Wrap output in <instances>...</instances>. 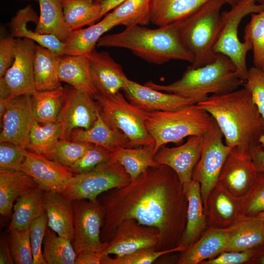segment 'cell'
<instances>
[{"instance_id":"37","label":"cell","mask_w":264,"mask_h":264,"mask_svg":"<svg viewBox=\"0 0 264 264\" xmlns=\"http://www.w3.org/2000/svg\"><path fill=\"white\" fill-rule=\"evenodd\" d=\"M151 0H125L104 18L115 22L126 28L134 25H148L150 22Z\"/></svg>"},{"instance_id":"60","label":"cell","mask_w":264,"mask_h":264,"mask_svg":"<svg viewBox=\"0 0 264 264\" xmlns=\"http://www.w3.org/2000/svg\"><path fill=\"white\" fill-rule=\"evenodd\" d=\"M256 1L258 3L264 5V0H256Z\"/></svg>"},{"instance_id":"3","label":"cell","mask_w":264,"mask_h":264,"mask_svg":"<svg viewBox=\"0 0 264 264\" xmlns=\"http://www.w3.org/2000/svg\"><path fill=\"white\" fill-rule=\"evenodd\" d=\"M98 47L127 49L150 63L162 65L171 60H181L192 64L193 57L183 45L178 23L151 29L134 25L120 32L102 36Z\"/></svg>"},{"instance_id":"5","label":"cell","mask_w":264,"mask_h":264,"mask_svg":"<svg viewBox=\"0 0 264 264\" xmlns=\"http://www.w3.org/2000/svg\"><path fill=\"white\" fill-rule=\"evenodd\" d=\"M214 121L196 104L177 110L149 111L145 126L154 141L156 152L168 143H180L186 137L203 135Z\"/></svg>"},{"instance_id":"35","label":"cell","mask_w":264,"mask_h":264,"mask_svg":"<svg viewBox=\"0 0 264 264\" xmlns=\"http://www.w3.org/2000/svg\"><path fill=\"white\" fill-rule=\"evenodd\" d=\"M154 146L119 148L112 152V158L125 168L132 180L150 167L159 165L154 160Z\"/></svg>"},{"instance_id":"7","label":"cell","mask_w":264,"mask_h":264,"mask_svg":"<svg viewBox=\"0 0 264 264\" xmlns=\"http://www.w3.org/2000/svg\"><path fill=\"white\" fill-rule=\"evenodd\" d=\"M93 97L103 120L111 129L122 132L129 139L131 148L154 146L145 126L149 111L131 103L120 91L109 96L97 93Z\"/></svg>"},{"instance_id":"57","label":"cell","mask_w":264,"mask_h":264,"mask_svg":"<svg viewBox=\"0 0 264 264\" xmlns=\"http://www.w3.org/2000/svg\"><path fill=\"white\" fill-rule=\"evenodd\" d=\"M10 98V90L3 77H0V99Z\"/></svg>"},{"instance_id":"56","label":"cell","mask_w":264,"mask_h":264,"mask_svg":"<svg viewBox=\"0 0 264 264\" xmlns=\"http://www.w3.org/2000/svg\"><path fill=\"white\" fill-rule=\"evenodd\" d=\"M125 0H104L101 2L102 15L104 16L107 13L112 10Z\"/></svg>"},{"instance_id":"6","label":"cell","mask_w":264,"mask_h":264,"mask_svg":"<svg viewBox=\"0 0 264 264\" xmlns=\"http://www.w3.org/2000/svg\"><path fill=\"white\" fill-rule=\"evenodd\" d=\"M225 3L210 0L192 14L178 22L180 39L193 57L191 66H205L216 58L215 41L220 19V10Z\"/></svg>"},{"instance_id":"32","label":"cell","mask_w":264,"mask_h":264,"mask_svg":"<svg viewBox=\"0 0 264 264\" xmlns=\"http://www.w3.org/2000/svg\"><path fill=\"white\" fill-rule=\"evenodd\" d=\"M45 191L40 186L16 199L13 208L9 232L29 229L31 223L45 212Z\"/></svg>"},{"instance_id":"4","label":"cell","mask_w":264,"mask_h":264,"mask_svg":"<svg viewBox=\"0 0 264 264\" xmlns=\"http://www.w3.org/2000/svg\"><path fill=\"white\" fill-rule=\"evenodd\" d=\"M235 66L226 56L217 54L212 62L200 67L189 66L178 80L161 85L149 81L144 85L164 92L192 98L198 103L207 98L208 94L228 93L243 86Z\"/></svg>"},{"instance_id":"11","label":"cell","mask_w":264,"mask_h":264,"mask_svg":"<svg viewBox=\"0 0 264 264\" xmlns=\"http://www.w3.org/2000/svg\"><path fill=\"white\" fill-rule=\"evenodd\" d=\"M74 239L77 256L83 253L103 251L106 243L101 240V231L104 218L102 206L97 198L94 200L72 201Z\"/></svg>"},{"instance_id":"36","label":"cell","mask_w":264,"mask_h":264,"mask_svg":"<svg viewBox=\"0 0 264 264\" xmlns=\"http://www.w3.org/2000/svg\"><path fill=\"white\" fill-rule=\"evenodd\" d=\"M264 242V221L241 220L231 227L224 251H242Z\"/></svg>"},{"instance_id":"49","label":"cell","mask_w":264,"mask_h":264,"mask_svg":"<svg viewBox=\"0 0 264 264\" xmlns=\"http://www.w3.org/2000/svg\"><path fill=\"white\" fill-rule=\"evenodd\" d=\"M26 150L12 142H0V168L20 170Z\"/></svg>"},{"instance_id":"51","label":"cell","mask_w":264,"mask_h":264,"mask_svg":"<svg viewBox=\"0 0 264 264\" xmlns=\"http://www.w3.org/2000/svg\"><path fill=\"white\" fill-rule=\"evenodd\" d=\"M16 39L3 37L0 40V77H3L12 65L14 58Z\"/></svg>"},{"instance_id":"46","label":"cell","mask_w":264,"mask_h":264,"mask_svg":"<svg viewBox=\"0 0 264 264\" xmlns=\"http://www.w3.org/2000/svg\"><path fill=\"white\" fill-rule=\"evenodd\" d=\"M243 87L251 93L253 102L264 120V70L254 66L248 68ZM261 142L264 147V134Z\"/></svg>"},{"instance_id":"50","label":"cell","mask_w":264,"mask_h":264,"mask_svg":"<svg viewBox=\"0 0 264 264\" xmlns=\"http://www.w3.org/2000/svg\"><path fill=\"white\" fill-rule=\"evenodd\" d=\"M253 255L252 249L242 251H223L217 256L200 264H247Z\"/></svg>"},{"instance_id":"31","label":"cell","mask_w":264,"mask_h":264,"mask_svg":"<svg viewBox=\"0 0 264 264\" xmlns=\"http://www.w3.org/2000/svg\"><path fill=\"white\" fill-rule=\"evenodd\" d=\"M60 55H61L36 44L34 76L36 91L52 90L62 87L58 75Z\"/></svg>"},{"instance_id":"29","label":"cell","mask_w":264,"mask_h":264,"mask_svg":"<svg viewBox=\"0 0 264 264\" xmlns=\"http://www.w3.org/2000/svg\"><path fill=\"white\" fill-rule=\"evenodd\" d=\"M70 140L89 143L112 152L121 147L131 148L128 138L121 131L113 130L106 124L99 112L97 120L90 128L74 130L71 133Z\"/></svg>"},{"instance_id":"41","label":"cell","mask_w":264,"mask_h":264,"mask_svg":"<svg viewBox=\"0 0 264 264\" xmlns=\"http://www.w3.org/2000/svg\"><path fill=\"white\" fill-rule=\"evenodd\" d=\"M244 40L251 44L254 66L264 70V9L251 14L244 29Z\"/></svg>"},{"instance_id":"26","label":"cell","mask_w":264,"mask_h":264,"mask_svg":"<svg viewBox=\"0 0 264 264\" xmlns=\"http://www.w3.org/2000/svg\"><path fill=\"white\" fill-rule=\"evenodd\" d=\"M58 75L61 82L94 96L97 93L92 82L88 56L61 55L59 56Z\"/></svg>"},{"instance_id":"47","label":"cell","mask_w":264,"mask_h":264,"mask_svg":"<svg viewBox=\"0 0 264 264\" xmlns=\"http://www.w3.org/2000/svg\"><path fill=\"white\" fill-rule=\"evenodd\" d=\"M112 152L93 144L70 168L74 174L82 173L109 161L112 158Z\"/></svg>"},{"instance_id":"10","label":"cell","mask_w":264,"mask_h":264,"mask_svg":"<svg viewBox=\"0 0 264 264\" xmlns=\"http://www.w3.org/2000/svg\"><path fill=\"white\" fill-rule=\"evenodd\" d=\"M223 137L214 120L211 127L203 135L201 154L193 172L192 179L200 184L204 208L208 195L217 184L225 159L232 148L223 143Z\"/></svg>"},{"instance_id":"9","label":"cell","mask_w":264,"mask_h":264,"mask_svg":"<svg viewBox=\"0 0 264 264\" xmlns=\"http://www.w3.org/2000/svg\"><path fill=\"white\" fill-rule=\"evenodd\" d=\"M132 181L124 167L111 158L89 171L74 174L61 192L71 201L94 200L104 192L124 186Z\"/></svg>"},{"instance_id":"54","label":"cell","mask_w":264,"mask_h":264,"mask_svg":"<svg viewBox=\"0 0 264 264\" xmlns=\"http://www.w3.org/2000/svg\"><path fill=\"white\" fill-rule=\"evenodd\" d=\"M252 159L258 173L264 172V148L261 147L251 154Z\"/></svg>"},{"instance_id":"22","label":"cell","mask_w":264,"mask_h":264,"mask_svg":"<svg viewBox=\"0 0 264 264\" xmlns=\"http://www.w3.org/2000/svg\"><path fill=\"white\" fill-rule=\"evenodd\" d=\"M231 227L207 228L201 236L182 252L177 264H200L224 251L228 244Z\"/></svg>"},{"instance_id":"2","label":"cell","mask_w":264,"mask_h":264,"mask_svg":"<svg viewBox=\"0 0 264 264\" xmlns=\"http://www.w3.org/2000/svg\"><path fill=\"white\" fill-rule=\"evenodd\" d=\"M197 104L213 117L228 146L251 154L263 147L264 120L246 88L212 94Z\"/></svg>"},{"instance_id":"53","label":"cell","mask_w":264,"mask_h":264,"mask_svg":"<svg viewBox=\"0 0 264 264\" xmlns=\"http://www.w3.org/2000/svg\"><path fill=\"white\" fill-rule=\"evenodd\" d=\"M0 264H15L9 243L8 237L2 236L0 241Z\"/></svg>"},{"instance_id":"19","label":"cell","mask_w":264,"mask_h":264,"mask_svg":"<svg viewBox=\"0 0 264 264\" xmlns=\"http://www.w3.org/2000/svg\"><path fill=\"white\" fill-rule=\"evenodd\" d=\"M20 170L31 176L45 191L61 192L74 175L69 167L27 149Z\"/></svg>"},{"instance_id":"58","label":"cell","mask_w":264,"mask_h":264,"mask_svg":"<svg viewBox=\"0 0 264 264\" xmlns=\"http://www.w3.org/2000/svg\"><path fill=\"white\" fill-rule=\"evenodd\" d=\"M240 220L264 221V212L251 217H241Z\"/></svg>"},{"instance_id":"34","label":"cell","mask_w":264,"mask_h":264,"mask_svg":"<svg viewBox=\"0 0 264 264\" xmlns=\"http://www.w3.org/2000/svg\"><path fill=\"white\" fill-rule=\"evenodd\" d=\"M66 23L70 31L95 23L103 17L101 4L93 0H62Z\"/></svg>"},{"instance_id":"33","label":"cell","mask_w":264,"mask_h":264,"mask_svg":"<svg viewBox=\"0 0 264 264\" xmlns=\"http://www.w3.org/2000/svg\"><path fill=\"white\" fill-rule=\"evenodd\" d=\"M40 13L34 31L52 35L65 43L71 31L65 20L62 0H38Z\"/></svg>"},{"instance_id":"44","label":"cell","mask_w":264,"mask_h":264,"mask_svg":"<svg viewBox=\"0 0 264 264\" xmlns=\"http://www.w3.org/2000/svg\"><path fill=\"white\" fill-rule=\"evenodd\" d=\"M186 249L180 244L174 248L162 251L156 250L153 247L142 248L115 258L106 255L103 264H151L163 255L176 252H182Z\"/></svg>"},{"instance_id":"23","label":"cell","mask_w":264,"mask_h":264,"mask_svg":"<svg viewBox=\"0 0 264 264\" xmlns=\"http://www.w3.org/2000/svg\"><path fill=\"white\" fill-rule=\"evenodd\" d=\"M44 207L47 226L58 235L73 242L74 239L72 201L61 192L45 191Z\"/></svg>"},{"instance_id":"20","label":"cell","mask_w":264,"mask_h":264,"mask_svg":"<svg viewBox=\"0 0 264 264\" xmlns=\"http://www.w3.org/2000/svg\"><path fill=\"white\" fill-rule=\"evenodd\" d=\"M88 57L91 79L97 93L109 96L123 90L129 79L120 65L108 52L94 49Z\"/></svg>"},{"instance_id":"59","label":"cell","mask_w":264,"mask_h":264,"mask_svg":"<svg viewBox=\"0 0 264 264\" xmlns=\"http://www.w3.org/2000/svg\"><path fill=\"white\" fill-rule=\"evenodd\" d=\"M221 0L223 1L225 3H228L231 6H232L241 0Z\"/></svg>"},{"instance_id":"18","label":"cell","mask_w":264,"mask_h":264,"mask_svg":"<svg viewBox=\"0 0 264 264\" xmlns=\"http://www.w3.org/2000/svg\"><path fill=\"white\" fill-rule=\"evenodd\" d=\"M122 91L131 103L147 111H175L198 103L192 98L157 90L129 79Z\"/></svg>"},{"instance_id":"28","label":"cell","mask_w":264,"mask_h":264,"mask_svg":"<svg viewBox=\"0 0 264 264\" xmlns=\"http://www.w3.org/2000/svg\"><path fill=\"white\" fill-rule=\"evenodd\" d=\"M39 17L30 4L20 9L10 22L11 36L28 38L58 54L64 55V42L54 35L39 34L27 28V24L29 22L36 24Z\"/></svg>"},{"instance_id":"42","label":"cell","mask_w":264,"mask_h":264,"mask_svg":"<svg viewBox=\"0 0 264 264\" xmlns=\"http://www.w3.org/2000/svg\"><path fill=\"white\" fill-rule=\"evenodd\" d=\"M92 145L85 142L61 139L45 157L70 168Z\"/></svg>"},{"instance_id":"14","label":"cell","mask_w":264,"mask_h":264,"mask_svg":"<svg viewBox=\"0 0 264 264\" xmlns=\"http://www.w3.org/2000/svg\"><path fill=\"white\" fill-rule=\"evenodd\" d=\"M35 42L28 38L16 39L14 61L4 79L10 90V98L32 95L36 91L34 61Z\"/></svg>"},{"instance_id":"24","label":"cell","mask_w":264,"mask_h":264,"mask_svg":"<svg viewBox=\"0 0 264 264\" xmlns=\"http://www.w3.org/2000/svg\"><path fill=\"white\" fill-rule=\"evenodd\" d=\"M39 186L31 176L22 171L0 168V215L11 216L16 199Z\"/></svg>"},{"instance_id":"12","label":"cell","mask_w":264,"mask_h":264,"mask_svg":"<svg viewBox=\"0 0 264 264\" xmlns=\"http://www.w3.org/2000/svg\"><path fill=\"white\" fill-rule=\"evenodd\" d=\"M65 96L58 122L62 130V139L69 140L76 129L88 130L97 119L98 107L93 96L72 87L65 88Z\"/></svg>"},{"instance_id":"61","label":"cell","mask_w":264,"mask_h":264,"mask_svg":"<svg viewBox=\"0 0 264 264\" xmlns=\"http://www.w3.org/2000/svg\"><path fill=\"white\" fill-rule=\"evenodd\" d=\"M93 0L96 1V2L101 3V2H102L104 0Z\"/></svg>"},{"instance_id":"1","label":"cell","mask_w":264,"mask_h":264,"mask_svg":"<svg viewBox=\"0 0 264 264\" xmlns=\"http://www.w3.org/2000/svg\"><path fill=\"white\" fill-rule=\"evenodd\" d=\"M98 199L104 213L102 242L111 238L122 221L133 219L157 229L159 241L156 250L180 245L188 199L178 176L168 166L149 167L129 184L105 192Z\"/></svg>"},{"instance_id":"48","label":"cell","mask_w":264,"mask_h":264,"mask_svg":"<svg viewBox=\"0 0 264 264\" xmlns=\"http://www.w3.org/2000/svg\"><path fill=\"white\" fill-rule=\"evenodd\" d=\"M48 219L45 212L30 224L29 230L33 255V264H47L43 256L42 244L47 227Z\"/></svg>"},{"instance_id":"16","label":"cell","mask_w":264,"mask_h":264,"mask_svg":"<svg viewBox=\"0 0 264 264\" xmlns=\"http://www.w3.org/2000/svg\"><path fill=\"white\" fill-rule=\"evenodd\" d=\"M203 135L188 137L187 141L177 147H161L156 152L154 160L159 165L172 168L187 190L192 180V174L202 151Z\"/></svg>"},{"instance_id":"8","label":"cell","mask_w":264,"mask_h":264,"mask_svg":"<svg viewBox=\"0 0 264 264\" xmlns=\"http://www.w3.org/2000/svg\"><path fill=\"white\" fill-rule=\"evenodd\" d=\"M264 9V5L258 3L256 0H241L231 6L229 10L221 14L214 51L227 56L232 61L238 77L244 82L248 71L246 55L252 50V45L248 40L242 42L239 40L238 28L245 17Z\"/></svg>"},{"instance_id":"39","label":"cell","mask_w":264,"mask_h":264,"mask_svg":"<svg viewBox=\"0 0 264 264\" xmlns=\"http://www.w3.org/2000/svg\"><path fill=\"white\" fill-rule=\"evenodd\" d=\"M72 242L47 226L43 242V256L47 264H74L77 254Z\"/></svg>"},{"instance_id":"27","label":"cell","mask_w":264,"mask_h":264,"mask_svg":"<svg viewBox=\"0 0 264 264\" xmlns=\"http://www.w3.org/2000/svg\"><path fill=\"white\" fill-rule=\"evenodd\" d=\"M210 0H151V22L164 26L181 21Z\"/></svg>"},{"instance_id":"21","label":"cell","mask_w":264,"mask_h":264,"mask_svg":"<svg viewBox=\"0 0 264 264\" xmlns=\"http://www.w3.org/2000/svg\"><path fill=\"white\" fill-rule=\"evenodd\" d=\"M204 209L207 228H228L242 217L240 198L218 182L210 192Z\"/></svg>"},{"instance_id":"30","label":"cell","mask_w":264,"mask_h":264,"mask_svg":"<svg viewBox=\"0 0 264 264\" xmlns=\"http://www.w3.org/2000/svg\"><path fill=\"white\" fill-rule=\"evenodd\" d=\"M116 26L115 22L103 18L87 28L72 31L64 43V55L88 56L103 34Z\"/></svg>"},{"instance_id":"38","label":"cell","mask_w":264,"mask_h":264,"mask_svg":"<svg viewBox=\"0 0 264 264\" xmlns=\"http://www.w3.org/2000/svg\"><path fill=\"white\" fill-rule=\"evenodd\" d=\"M65 88L36 91L31 95L36 121L41 124L58 122L65 96Z\"/></svg>"},{"instance_id":"13","label":"cell","mask_w":264,"mask_h":264,"mask_svg":"<svg viewBox=\"0 0 264 264\" xmlns=\"http://www.w3.org/2000/svg\"><path fill=\"white\" fill-rule=\"evenodd\" d=\"M159 241L157 229L139 223L136 220H124L117 227L111 238L102 251L106 255L121 257L139 249L156 248Z\"/></svg>"},{"instance_id":"55","label":"cell","mask_w":264,"mask_h":264,"mask_svg":"<svg viewBox=\"0 0 264 264\" xmlns=\"http://www.w3.org/2000/svg\"><path fill=\"white\" fill-rule=\"evenodd\" d=\"M252 249L253 255L247 264H264V242Z\"/></svg>"},{"instance_id":"43","label":"cell","mask_w":264,"mask_h":264,"mask_svg":"<svg viewBox=\"0 0 264 264\" xmlns=\"http://www.w3.org/2000/svg\"><path fill=\"white\" fill-rule=\"evenodd\" d=\"M241 217H251L264 212V172L258 173L247 192L240 198Z\"/></svg>"},{"instance_id":"52","label":"cell","mask_w":264,"mask_h":264,"mask_svg":"<svg viewBox=\"0 0 264 264\" xmlns=\"http://www.w3.org/2000/svg\"><path fill=\"white\" fill-rule=\"evenodd\" d=\"M106 255L102 251L81 253L77 256L75 264H103Z\"/></svg>"},{"instance_id":"17","label":"cell","mask_w":264,"mask_h":264,"mask_svg":"<svg viewBox=\"0 0 264 264\" xmlns=\"http://www.w3.org/2000/svg\"><path fill=\"white\" fill-rule=\"evenodd\" d=\"M257 174L251 154L234 147L225 159L218 182L232 195L241 198L249 190Z\"/></svg>"},{"instance_id":"45","label":"cell","mask_w":264,"mask_h":264,"mask_svg":"<svg viewBox=\"0 0 264 264\" xmlns=\"http://www.w3.org/2000/svg\"><path fill=\"white\" fill-rule=\"evenodd\" d=\"M10 233L8 241L14 263L32 264L33 255L29 229L16 230Z\"/></svg>"},{"instance_id":"62","label":"cell","mask_w":264,"mask_h":264,"mask_svg":"<svg viewBox=\"0 0 264 264\" xmlns=\"http://www.w3.org/2000/svg\"><path fill=\"white\" fill-rule=\"evenodd\" d=\"M34 0V1H38V0Z\"/></svg>"},{"instance_id":"25","label":"cell","mask_w":264,"mask_h":264,"mask_svg":"<svg viewBox=\"0 0 264 264\" xmlns=\"http://www.w3.org/2000/svg\"><path fill=\"white\" fill-rule=\"evenodd\" d=\"M186 194L188 199L186 223L180 244L187 248L201 236L207 225L199 182L192 179Z\"/></svg>"},{"instance_id":"15","label":"cell","mask_w":264,"mask_h":264,"mask_svg":"<svg viewBox=\"0 0 264 264\" xmlns=\"http://www.w3.org/2000/svg\"><path fill=\"white\" fill-rule=\"evenodd\" d=\"M1 121L0 142H12L26 149L30 131L36 121L31 95L9 98Z\"/></svg>"},{"instance_id":"40","label":"cell","mask_w":264,"mask_h":264,"mask_svg":"<svg viewBox=\"0 0 264 264\" xmlns=\"http://www.w3.org/2000/svg\"><path fill=\"white\" fill-rule=\"evenodd\" d=\"M62 136V127L59 122L41 124L36 121L30 131L26 149L45 156Z\"/></svg>"}]
</instances>
